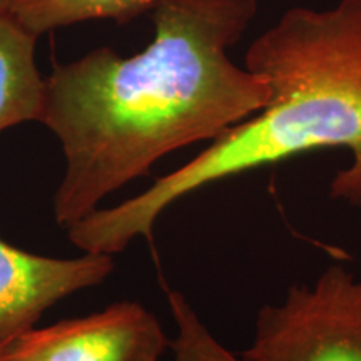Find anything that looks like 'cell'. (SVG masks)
Listing matches in <instances>:
<instances>
[{
    "mask_svg": "<svg viewBox=\"0 0 361 361\" xmlns=\"http://www.w3.org/2000/svg\"><path fill=\"white\" fill-rule=\"evenodd\" d=\"M258 0H157L141 52L99 47L45 78L39 123L61 142L66 169L54 219L69 229L102 200L180 147L213 141L271 99L264 78L228 56Z\"/></svg>",
    "mask_w": 361,
    "mask_h": 361,
    "instance_id": "1",
    "label": "cell"
},
{
    "mask_svg": "<svg viewBox=\"0 0 361 361\" xmlns=\"http://www.w3.org/2000/svg\"><path fill=\"white\" fill-rule=\"evenodd\" d=\"M246 69L269 85L263 109L144 192L72 224V245L119 255L135 238L151 241L157 218L180 197L316 149H350L351 164L338 171L329 189L333 200L361 209V0L286 11L250 45Z\"/></svg>",
    "mask_w": 361,
    "mask_h": 361,
    "instance_id": "2",
    "label": "cell"
},
{
    "mask_svg": "<svg viewBox=\"0 0 361 361\" xmlns=\"http://www.w3.org/2000/svg\"><path fill=\"white\" fill-rule=\"evenodd\" d=\"M243 361H361V281L331 264L313 286L263 306Z\"/></svg>",
    "mask_w": 361,
    "mask_h": 361,
    "instance_id": "3",
    "label": "cell"
},
{
    "mask_svg": "<svg viewBox=\"0 0 361 361\" xmlns=\"http://www.w3.org/2000/svg\"><path fill=\"white\" fill-rule=\"evenodd\" d=\"M19 340L20 361H159L171 346L159 319L135 301L34 328Z\"/></svg>",
    "mask_w": 361,
    "mask_h": 361,
    "instance_id": "4",
    "label": "cell"
},
{
    "mask_svg": "<svg viewBox=\"0 0 361 361\" xmlns=\"http://www.w3.org/2000/svg\"><path fill=\"white\" fill-rule=\"evenodd\" d=\"M112 269V256L84 252L78 258H52L0 238V341L34 329L49 308L104 283Z\"/></svg>",
    "mask_w": 361,
    "mask_h": 361,
    "instance_id": "5",
    "label": "cell"
},
{
    "mask_svg": "<svg viewBox=\"0 0 361 361\" xmlns=\"http://www.w3.org/2000/svg\"><path fill=\"white\" fill-rule=\"evenodd\" d=\"M37 40L0 13V133L42 117L45 78L35 62Z\"/></svg>",
    "mask_w": 361,
    "mask_h": 361,
    "instance_id": "6",
    "label": "cell"
},
{
    "mask_svg": "<svg viewBox=\"0 0 361 361\" xmlns=\"http://www.w3.org/2000/svg\"><path fill=\"white\" fill-rule=\"evenodd\" d=\"M156 6L157 0H0V13L40 39L52 30L89 20L128 25Z\"/></svg>",
    "mask_w": 361,
    "mask_h": 361,
    "instance_id": "7",
    "label": "cell"
},
{
    "mask_svg": "<svg viewBox=\"0 0 361 361\" xmlns=\"http://www.w3.org/2000/svg\"><path fill=\"white\" fill-rule=\"evenodd\" d=\"M168 301L178 328L171 341L173 361H243L211 335L183 293L168 290Z\"/></svg>",
    "mask_w": 361,
    "mask_h": 361,
    "instance_id": "8",
    "label": "cell"
},
{
    "mask_svg": "<svg viewBox=\"0 0 361 361\" xmlns=\"http://www.w3.org/2000/svg\"><path fill=\"white\" fill-rule=\"evenodd\" d=\"M20 340L19 336L0 341V361H20Z\"/></svg>",
    "mask_w": 361,
    "mask_h": 361,
    "instance_id": "9",
    "label": "cell"
}]
</instances>
